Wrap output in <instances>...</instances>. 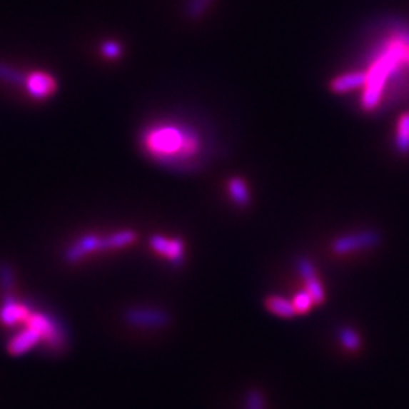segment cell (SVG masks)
I'll return each mask as SVG.
<instances>
[{"instance_id":"cell-1","label":"cell","mask_w":409,"mask_h":409,"mask_svg":"<svg viewBox=\"0 0 409 409\" xmlns=\"http://www.w3.org/2000/svg\"><path fill=\"white\" fill-rule=\"evenodd\" d=\"M141 146L156 163L187 166L202 153V138L197 129L179 125H153L141 135Z\"/></svg>"},{"instance_id":"cell-2","label":"cell","mask_w":409,"mask_h":409,"mask_svg":"<svg viewBox=\"0 0 409 409\" xmlns=\"http://www.w3.org/2000/svg\"><path fill=\"white\" fill-rule=\"evenodd\" d=\"M408 58L409 47L393 34L391 39L376 52L367 70V84L361 96V108L364 111L371 113L379 106L388 82L403 66H408Z\"/></svg>"},{"instance_id":"cell-3","label":"cell","mask_w":409,"mask_h":409,"mask_svg":"<svg viewBox=\"0 0 409 409\" xmlns=\"http://www.w3.org/2000/svg\"><path fill=\"white\" fill-rule=\"evenodd\" d=\"M382 241V235L379 231L375 229H364L353 233L341 235L335 238L330 244V249L335 255H349L353 252L371 249L376 247Z\"/></svg>"},{"instance_id":"cell-4","label":"cell","mask_w":409,"mask_h":409,"mask_svg":"<svg viewBox=\"0 0 409 409\" xmlns=\"http://www.w3.org/2000/svg\"><path fill=\"white\" fill-rule=\"evenodd\" d=\"M128 323L136 328H163L168 323V314L156 308H132L126 313Z\"/></svg>"},{"instance_id":"cell-5","label":"cell","mask_w":409,"mask_h":409,"mask_svg":"<svg viewBox=\"0 0 409 409\" xmlns=\"http://www.w3.org/2000/svg\"><path fill=\"white\" fill-rule=\"evenodd\" d=\"M151 247L158 255L166 256L171 264L181 266L185 261V244L179 238H167L155 233L151 237Z\"/></svg>"},{"instance_id":"cell-6","label":"cell","mask_w":409,"mask_h":409,"mask_svg":"<svg viewBox=\"0 0 409 409\" xmlns=\"http://www.w3.org/2000/svg\"><path fill=\"white\" fill-rule=\"evenodd\" d=\"M102 251V237L99 235H85L81 240H78L74 244H71L64 253V259L69 264L78 263L79 259L91 252Z\"/></svg>"},{"instance_id":"cell-7","label":"cell","mask_w":409,"mask_h":409,"mask_svg":"<svg viewBox=\"0 0 409 409\" xmlns=\"http://www.w3.org/2000/svg\"><path fill=\"white\" fill-rule=\"evenodd\" d=\"M365 84H367V71L359 70V71L344 73L337 78H333L329 84V89L335 94H344L355 91L358 89H364Z\"/></svg>"},{"instance_id":"cell-8","label":"cell","mask_w":409,"mask_h":409,"mask_svg":"<svg viewBox=\"0 0 409 409\" xmlns=\"http://www.w3.org/2000/svg\"><path fill=\"white\" fill-rule=\"evenodd\" d=\"M41 338H43L41 333L29 326L26 330H23L20 335H17L14 340L11 341L8 350L12 355H21L24 352H28L31 347H34Z\"/></svg>"},{"instance_id":"cell-9","label":"cell","mask_w":409,"mask_h":409,"mask_svg":"<svg viewBox=\"0 0 409 409\" xmlns=\"http://www.w3.org/2000/svg\"><path fill=\"white\" fill-rule=\"evenodd\" d=\"M26 86L34 97L44 99L51 93H54L56 82L51 76H49V74L35 73V74H32V76L28 78Z\"/></svg>"},{"instance_id":"cell-10","label":"cell","mask_w":409,"mask_h":409,"mask_svg":"<svg viewBox=\"0 0 409 409\" xmlns=\"http://www.w3.org/2000/svg\"><path fill=\"white\" fill-rule=\"evenodd\" d=\"M28 317H29L28 309L24 308V306L17 305L14 302V299H12V296L8 294L5 297V303H4L2 311H0V320H2L5 325L12 326V325L19 323L20 320L28 318Z\"/></svg>"},{"instance_id":"cell-11","label":"cell","mask_w":409,"mask_h":409,"mask_svg":"<svg viewBox=\"0 0 409 409\" xmlns=\"http://www.w3.org/2000/svg\"><path fill=\"white\" fill-rule=\"evenodd\" d=\"M228 193L231 201L237 206H247L251 203V190L247 182L241 178H231L228 181Z\"/></svg>"},{"instance_id":"cell-12","label":"cell","mask_w":409,"mask_h":409,"mask_svg":"<svg viewBox=\"0 0 409 409\" xmlns=\"http://www.w3.org/2000/svg\"><path fill=\"white\" fill-rule=\"evenodd\" d=\"M136 241V232L131 229L118 231L114 233H109L106 237H102V251H113L120 249V247L131 246Z\"/></svg>"},{"instance_id":"cell-13","label":"cell","mask_w":409,"mask_h":409,"mask_svg":"<svg viewBox=\"0 0 409 409\" xmlns=\"http://www.w3.org/2000/svg\"><path fill=\"white\" fill-rule=\"evenodd\" d=\"M394 147L400 155L409 153V111L399 117L398 125H395Z\"/></svg>"},{"instance_id":"cell-14","label":"cell","mask_w":409,"mask_h":409,"mask_svg":"<svg viewBox=\"0 0 409 409\" xmlns=\"http://www.w3.org/2000/svg\"><path fill=\"white\" fill-rule=\"evenodd\" d=\"M266 308L271 314H275L282 318H291L297 315L293 302L283 299L281 296H270L266 301Z\"/></svg>"},{"instance_id":"cell-15","label":"cell","mask_w":409,"mask_h":409,"mask_svg":"<svg viewBox=\"0 0 409 409\" xmlns=\"http://www.w3.org/2000/svg\"><path fill=\"white\" fill-rule=\"evenodd\" d=\"M28 78L29 76H24L23 73L17 71L16 69H12L4 63H0V81H5V82L12 84V85H26Z\"/></svg>"},{"instance_id":"cell-16","label":"cell","mask_w":409,"mask_h":409,"mask_svg":"<svg viewBox=\"0 0 409 409\" xmlns=\"http://www.w3.org/2000/svg\"><path fill=\"white\" fill-rule=\"evenodd\" d=\"M293 305H294V309H296L297 314H306L309 309L313 308V305H315V303H314V299L311 297V294H309L308 290L305 288L294 296Z\"/></svg>"},{"instance_id":"cell-17","label":"cell","mask_w":409,"mask_h":409,"mask_svg":"<svg viewBox=\"0 0 409 409\" xmlns=\"http://www.w3.org/2000/svg\"><path fill=\"white\" fill-rule=\"evenodd\" d=\"M340 338H341V343L345 347V349H349V350H356L359 344H361V340H359V335L358 333L353 330V329H349V328H345L340 332Z\"/></svg>"},{"instance_id":"cell-18","label":"cell","mask_w":409,"mask_h":409,"mask_svg":"<svg viewBox=\"0 0 409 409\" xmlns=\"http://www.w3.org/2000/svg\"><path fill=\"white\" fill-rule=\"evenodd\" d=\"M213 0H190L187 6V14L190 19H199L202 17L206 8L211 5Z\"/></svg>"},{"instance_id":"cell-19","label":"cell","mask_w":409,"mask_h":409,"mask_svg":"<svg viewBox=\"0 0 409 409\" xmlns=\"http://www.w3.org/2000/svg\"><path fill=\"white\" fill-rule=\"evenodd\" d=\"M0 283H2L5 291H9L14 285V275H12L11 267L5 263L0 264Z\"/></svg>"},{"instance_id":"cell-20","label":"cell","mask_w":409,"mask_h":409,"mask_svg":"<svg viewBox=\"0 0 409 409\" xmlns=\"http://www.w3.org/2000/svg\"><path fill=\"white\" fill-rule=\"evenodd\" d=\"M102 54L109 59H116L121 55V46L117 41H105L102 44Z\"/></svg>"},{"instance_id":"cell-21","label":"cell","mask_w":409,"mask_h":409,"mask_svg":"<svg viewBox=\"0 0 409 409\" xmlns=\"http://www.w3.org/2000/svg\"><path fill=\"white\" fill-rule=\"evenodd\" d=\"M393 34L398 35L399 39L409 47V26H406V24H403V23L394 21V24H393Z\"/></svg>"},{"instance_id":"cell-22","label":"cell","mask_w":409,"mask_h":409,"mask_svg":"<svg viewBox=\"0 0 409 409\" xmlns=\"http://www.w3.org/2000/svg\"><path fill=\"white\" fill-rule=\"evenodd\" d=\"M251 405L253 406V409H261V408H263V402H261V399H259L258 394H253V395H252V398H251Z\"/></svg>"}]
</instances>
